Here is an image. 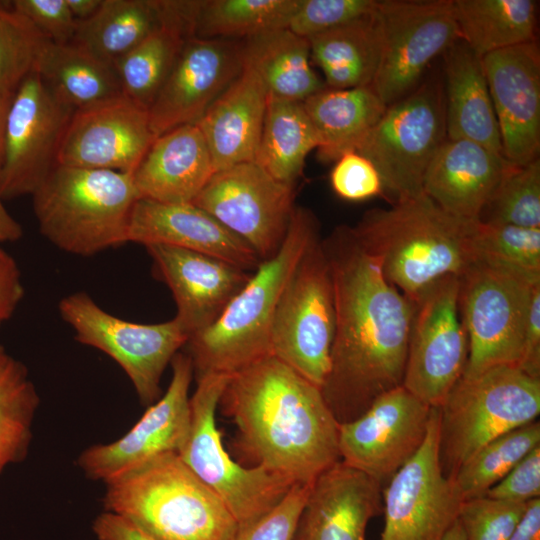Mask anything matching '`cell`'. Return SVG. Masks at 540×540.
Wrapping results in <instances>:
<instances>
[{"label":"cell","instance_id":"obj_1","mask_svg":"<svg viewBox=\"0 0 540 540\" xmlns=\"http://www.w3.org/2000/svg\"><path fill=\"white\" fill-rule=\"evenodd\" d=\"M321 244L335 303L330 369L321 392L343 424L402 385L413 305L385 278L352 227L337 226Z\"/></svg>","mask_w":540,"mask_h":540},{"label":"cell","instance_id":"obj_2","mask_svg":"<svg viewBox=\"0 0 540 540\" xmlns=\"http://www.w3.org/2000/svg\"><path fill=\"white\" fill-rule=\"evenodd\" d=\"M218 407L254 466L312 484L341 460L339 423L321 389L273 355L231 375Z\"/></svg>","mask_w":540,"mask_h":540},{"label":"cell","instance_id":"obj_3","mask_svg":"<svg viewBox=\"0 0 540 540\" xmlns=\"http://www.w3.org/2000/svg\"><path fill=\"white\" fill-rule=\"evenodd\" d=\"M477 221L455 217L421 193L366 211L352 230L385 278L415 301L438 280L459 277L476 259Z\"/></svg>","mask_w":540,"mask_h":540},{"label":"cell","instance_id":"obj_4","mask_svg":"<svg viewBox=\"0 0 540 540\" xmlns=\"http://www.w3.org/2000/svg\"><path fill=\"white\" fill-rule=\"evenodd\" d=\"M320 238L315 214L296 206L277 253L261 261L213 324L188 338L195 378L231 376L271 355V325L281 292L305 251Z\"/></svg>","mask_w":540,"mask_h":540},{"label":"cell","instance_id":"obj_5","mask_svg":"<svg viewBox=\"0 0 540 540\" xmlns=\"http://www.w3.org/2000/svg\"><path fill=\"white\" fill-rule=\"evenodd\" d=\"M105 511L154 540H235L238 524L177 453L159 455L105 483Z\"/></svg>","mask_w":540,"mask_h":540},{"label":"cell","instance_id":"obj_6","mask_svg":"<svg viewBox=\"0 0 540 540\" xmlns=\"http://www.w3.org/2000/svg\"><path fill=\"white\" fill-rule=\"evenodd\" d=\"M32 196L42 235L81 256L128 243L139 199L132 173L64 165H57Z\"/></svg>","mask_w":540,"mask_h":540},{"label":"cell","instance_id":"obj_7","mask_svg":"<svg viewBox=\"0 0 540 540\" xmlns=\"http://www.w3.org/2000/svg\"><path fill=\"white\" fill-rule=\"evenodd\" d=\"M438 410L440 464L445 476L453 479L488 442L536 420L540 378L513 365L461 376Z\"/></svg>","mask_w":540,"mask_h":540},{"label":"cell","instance_id":"obj_8","mask_svg":"<svg viewBox=\"0 0 540 540\" xmlns=\"http://www.w3.org/2000/svg\"><path fill=\"white\" fill-rule=\"evenodd\" d=\"M540 273L477 256L459 276L458 309L468 337L462 376L521 363L531 298Z\"/></svg>","mask_w":540,"mask_h":540},{"label":"cell","instance_id":"obj_9","mask_svg":"<svg viewBox=\"0 0 540 540\" xmlns=\"http://www.w3.org/2000/svg\"><path fill=\"white\" fill-rule=\"evenodd\" d=\"M230 376L196 378L190 396V426L178 456L191 472L226 506L238 527L257 520L276 506L297 483L259 466L233 460L216 425L220 396Z\"/></svg>","mask_w":540,"mask_h":540},{"label":"cell","instance_id":"obj_10","mask_svg":"<svg viewBox=\"0 0 540 540\" xmlns=\"http://www.w3.org/2000/svg\"><path fill=\"white\" fill-rule=\"evenodd\" d=\"M335 332L334 290L321 238L300 258L275 308L271 355L323 386Z\"/></svg>","mask_w":540,"mask_h":540},{"label":"cell","instance_id":"obj_11","mask_svg":"<svg viewBox=\"0 0 540 540\" xmlns=\"http://www.w3.org/2000/svg\"><path fill=\"white\" fill-rule=\"evenodd\" d=\"M445 140L444 95L430 81L387 106L355 151L375 166L395 203L423 193L426 170Z\"/></svg>","mask_w":540,"mask_h":540},{"label":"cell","instance_id":"obj_12","mask_svg":"<svg viewBox=\"0 0 540 540\" xmlns=\"http://www.w3.org/2000/svg\"><path fill=\"white\" fill-rule=\"evenodd\" d=\"M59 312L76 341L119 364L145 405L158 399L164 370L189 338L175 318L155 324L126 321L103 310L85 292L64 297Z\"/></svg>","mask_w":540,"mask_h":540},{"label":"cell","instance_id":"obj_13","mask_svg":"<svg viewBox=\"0 0 540 540\" xmlns=\"http://www.w3.org/2000/svg\"><path fill=\"white\" fill-rule=\"evenodd\" d=\"M381 58L371 84L389 106L416 88L426 68L459 38L453 1H378Z\"/></svg>","mask_w":540,"mask_h":540},{"label":"cell","instance_id":"obj_14","mask_svg":"<svg viewBox=\"0 0 540 540\" xmlns=\"http://www.w3.org/2000/svg\"><path fill=\"white\" fill-rule=\"evenodd\" d=\"M459 277L447 276L415 301L402 385L439 407L464 373L469 345L458 309Z\"/></svg>","mask_w":540,"mask_h":540},{"label":"cell","instance_id":"obj_15","mask_svg":"<svg viewBox=\"0 0 540 540\" xmlns=\"http://www.w3.org/2000/svg\"><path fill=\"white\" fill-rule=\"evenodd\" d=\"M295 185L255 162L215 171L192 204L241 238L261 261L277 253L296 207Z\"/></svg>","mask_w":540,"mask_h":540},{"label":"cell","instance_id":"obj_16","mask_svg":"<svg viewBox=\"0 0 540 540\" xmlns=\"http://www.w3.org/2000/svg\"><path fill=\"white\" fill-rule=\"evenodd\" d=\"M74 111L37 71L26 77L7 115L0 168L3 199L32 195L58 165L60 145Z\"/></svg>","mask_w":540,"mask_h":540},{"label":"cell","instance_id":"obj_17","mask_svg":"<svg viewBox=\"0 0 540 540\" xmlns=\"http://www.w3.org/2000/svg\"><path fill=\"white\" fill-rule=\"evenodd\" d=\"M384 528L380 540H443L462 503L439 458V410L432 407L420 449L388 481L383 491Z\"/></svg>","mask_w":540,"mask_h":540},{"label":"cell","instance_id":"obj_18","mask_svg":"<svg viewBox=\"0 0 540 540\" xmlns=\"http://www.w3.org/2000/svg\"><path fill=\"white\" fill-rule=\"evenodd\" d=\"M431 408L403 385L382 394L358 418L339 424L341 461L388 482L423 444Z\"/></svg>","mask_w":540,"mask_h":540},{"label":"cell","instance_id":"obj_19","mask_svg":"<svg viewBox=\"0 0 540 540\" xmlns=\"http://www.w3.org/2000/svg\"><path fill=\"white\" fill-rule=\"evenodd\" d=\"M170 364L172 377L165 394L136 424L115 441L92 445L78 456L76 463L87 478L105 483L159 455L178 454L190 426L194 370L187 353L178 352Z\"/></svg>","mask_w":540,"mask_h":540},{"label":"cell","instance_id":"obj_20","mask_svg":"<svg viewBox=\"0 0 540 540\" xmlns=\"http://www.w3.org/2000/svg\"><path fill=\"white\" fill-rule=\"evenodd\" d=\"M155 138L148 110L122 93L74 111L57 162L132 173Z\"/></svg>","mask_w":540,"mask_h":540},{"label":"cell","instance_id":"obj_21","mask_svg":"<svg viewBox=\"0 0 540 540\" xmlns=\"http://www.w3.org/2000/svg\"><path fill=\"white\" fill-rule=\"evenodd\" d=\"M243 67L242 44L190 38L148 109L155 137L197 123Z\"/></svg>","mask_w":540,"mask_h":540},{"label":"cell","instance_id":"obj_22","mask_svg":"<svg viewBox=\"0 0 540 540\" xmlns=\"http://www.w3.org/2000/svg\"><path fill=\"white\" fill-rule=\"evenodd\" d=\"M481 59L502 154L512 164H527L538 158L540 150V53L536 40Z\"/></svg>","mask_w":540,"mask_h":540},{"label":"cell","instance_id":"obj_23","mask_svg":"<svg viewBox=\"0 0 540 540\" xmlns=\"http://www.w3.org/2000/svg\"><path fill=\"white\" fill-rule=\"evenodd\" d=\"M145 247L156 277L172 292L175 319L189 337L213 324L252 274L204 253L164 244Z\"/></svg>","mask_w":540,"mask_h":540},{"label":"cell","instance_id":"obj_24","mask_svg":"<svg viewBox=\"0 0 540 540\" xmlns=\"http://www.w3.org/2000/svg\"><path fill=\"white\" fill-rule=\"evenodd\" d=\"M381 484L338 461L311 484L293 540H365L383 511Z\"/></svg>","mask_w":540,"mask_h":540},{"label":"cell","instance_id":"obj_25","mask_svg":"<svg viewBox=\"0 0 540 540\" xmlns=\"http://www.w3.org/2000/svg\"><path fill=\"white\" fill-rule=\"evenodd\" d=\"M128 242L164 244L211 255L253 272L261 263L241 238L192 204L138 199L128 228Z\"/></svg>","mask_w":540,"mask_h":540},{"label":"cell","instance_id":"obj_26","mask_svg":"<svg viewBox=\"0 0 540 540\" xmlns=\"http://www.w3.org/2000/svg\"><path fill=\"white\" fill-rule=\"evenodd\" d=\"M510 164L479 143L446 138L426 170L422 191L445 212L477 221Z\"/></svg>","mask_w":540,"mask_h":540},{"label":"cell","instance_id":"obj_27","mask_svg":"<svg viewBox=\"0 0 540 540\" xmlns=\"http://www.w3.org/2000/svg\"><path fill=\"white\" fill-rule=\"evenodd\" d=\"M215 172L199 126L187 124L157 136L132 172L139 199L192 203Z\"/></svg>","mask_w":540,"mask_h":540},{"label":"cell","instance_id":"obj_28","mask_svg":"<svg viewBox=\"0 0 540 540\" xmlns=\"http://www.w3.org/2000/svg\"><path fill=\"white\" fill-rule=\"evenodd\" d=\"M267 100L263 81L243 58L239 75L196 123L208 145L215 171L254 162Z\"/></svg>","mask_w":540,"mask_h":540},{"label":"cell","instance_id":"obj_29","mask_svg":"<svg viewBox=\"0 0 540 540\" xmlns=\"http://www.w3.org/2000/svg\"><path fill=\"white\" fill-rule=\"evenodd\" d=\"M199 0H167L162 24L115 63L122 93L147 110L187 41L194 37Z\"/></svg>","mask_w":540,"mask_h":540},{"label":"cell","instance_id":"obj_30","mask_svg":"<svg viewBox=\"0 0 540 540\" xmlns=\"http://www.w3.org/2000/svg\"><path fill=\"white\" fill-rule=\"evenodd\" d=\"M446 52V138L474 141L502 154L499 126L482 59L461 39Z\"/></svg>","mask_w":540,"mask_h":540},{"label":"cell","instance_id":"obj_31","mask_svg":"<svg viewBox=\"0 0 540 540\" xmlns=\"http://www.w3.org/2000/svg\"><path fill=\"white\" fill-rule=\"evenodd\" d=\"M316 132L319 160L336 161L355 151L384 114L387 106L371 85L349 89H325L302 102Z\"/></svg>","mask_w":540,"mask_h":540},{"label":"cell","instance_id":"obj_32","mask_svg":"<svg viewBox=\"0 0 540 540\" xmlns=\"http://www.w3.org/2000/svg\"><path fill=\"white\" fill-rule=\"evenodd\" d=\"M242 51L244 60L263 81L268 97L303 102L327 87L312 68L308 39L289 28L248 38Z\"/></svg>","mask_w":540,"mask_h":540},{"label":"cell","instance_id":"obj_33","mask_svg":"<svg viewBox=\"0 0 540 540\" xmlns=\"http://www.w3.org/2000/svg\"><path fill=\"white\" fill-rule=\"evenodd\" d=\"M308 41L311 59L321 69L328 88L349 89L372 84L381 58L376 9L356 21L312 36Z\"/></svg>","mask_w":540,"mask_h":540},{"label":"cell","instance_id":"obj_34","mask_svg":"<svg viewBox=\"0 0 540 540\" xmlns=\"http://www.w3.org/2000/svg\"><path fill=\"white\" fill-rule=\"evenodd\" d=\"M166 6L167 0H102L77 21L71 42L114 65L162 24Z\"/></svg>","mask_w":540,"mask_h":540},{"label":"cell","instance_id":"obj_35","mask_svg":"<svg viewBox=\"0 0 540 540\" xmlns=\"http://www.w3.org/2000/svg\"><path fill=\"white\" fill-rule=\"evenodd\" d=\"M35 71L75 110L122 94L115 66L73 42L47 40Z\"/></svg>","mask_w":540,"mask_h":540},{"label":"cell","instance_id":"obj_36","mask_svg":"<svg viewBox=\"0 0 540 540\" xmlns=\"http://www.w3.org/2000/svg\"><path fill=\"white\" fill-rule=\"evenodd\" d=\"M533 0H454L459 38L482 58L486 54L535 41Z\"/></svg>","mask_w":540,"mask_h":540},{"label":"cell","instance_id":"obj_37","mask_svg":"<svg viewBox=\"0 0 540 540\" xmlns=\"http://www.w3.org/2000/svg\"><path fill=\"white\" fill-rule=\"evenodd\" d=\"M318 146L302 102L268 97L255 163L274 179L295 185L308 154Z\"/></svg>","mask_w":540,"mask_h":540},{"label":"cell","instance_id":"obj_38","mask_svg":"<svg viewBox=\"0 0 540 540\" xmlns=\"http://www.w3.org/2000/svg\"><path fill=\"white\" fill-rule=\"evenodd\" d=\"M39 404L27 367L0 345V474L28 456Z\"/></svg>","mask_w":540,"mask_h":540},{"label":"cell","instance_id":"obj_39","mask_svg":"<svg viewBox=\"0 0 540 540\" xmlns=\"http://www.w3.org/2000/svg\"><path fill=\"white\" fill-rule=\"evenodd\" d=\"M298 4L299 0H199L194 36L246 40L288 28Z\"/></svg>","mask_w":540,"mask_h":540},{"label":"cell","instance_id":"obj_40","mask_svg":"<svg viewBox=\"0 0 540 540\" xmlns=\"http://www.w3.org/2000/svg\"><path fill=\"white\" fill-rule=\"evenodd\" d=\"M540 446V423L508 431L476 451L452 479L462 502L485 496L525 455Z\"/></svg>","mask_w":540,"mask_h":540},{"label":"cell","instance_id":"obj_41","mask_svg":"<svg viewBox=\"0 0 540 540\" xmlns=\"http://www.w3.org/2000/svg\"><path fill=\"white\" fill-rule=\"evenodd\" d=\"M478 221L540 229V160L510 164Z\"/></svg>","mask_w":540,"mask_h":540},{"label":"cell","instance_id":"obj_42","mask_svg":"<svg viewBox=\"0 0 540 540\" xmlns=\"http://www.w3.org/2000/svg\"><path fill=\"white\" fill-rule=\"evenodd\" d=\"M46 41L28 18L0 4V98L11 100L35 71Z\"/></svg>","mask_w":540,"mask_h":540},{"label":"cell","instance_id":"obj_43","mask_svg":"<svg viewBox=\"0 0 540 540\" xmlns=\"http://www.w3.org/2000/svg\"><path fill=\"white\" fill-rule=\"evenodd\" d=\"M472 243L476 257L540 273V229L477 221Z\"/></svg>","mask_w":540,"mask_h":540},{"label":"cell","instance_id":"obj_44","mask_svg":"<svg viewBox=\"0 0 540 540\" xmlns=\"http://www.w3.org/2000/svg\"><path fill=\"white\" fill-rule=\"evenodd\" d=\"M526 505L487 496L463 501L458 520L465 540H508Z\"/></svg>","mask_w":540,"mask_h":540},{"label":"cell","instance_id":"obj_45","mask_svg":"<svg viewBox=\"0 0 540 540\" xmlns=\"http://www.w3.org/2000/svg\"><path fill=\"white\" fill-rule=\"evenodd\" d=\"M375 0H299L288 28L310 38L371 14Z\"/></svg>","mask_w":540,"mask_h":540},{"label":"cell","instance_id":"obj_46","mask_svg":"<svg viewBox=\"0 0 540 540\" xmlns=\"http://www.w3.org/2000/svg\"><path fill=\"white\" fill-rule=\"evenodd\" d=\"M311 484H295L263 516L238 529L235 540H293Z\"/></svg>","mask_w":540,"mask_h":540},{"label":"cell","instance_id":"obj_47","mask_svg":"<svg viewBox=\"0 0 540 540\" xmlns=\"http://www.w3.org/2000/svg\"><path fill=\"white\" fill-rule=\"evenodd\" d=\"M330 184L335 194L347 201H363L383 194L377 169L357 151H348L335 161Z\"/></svg>","mask_w":540,"mask_h":540},{"label":"cell","instance_id":"obj_48","mask_svg":"<svg viewBox=\"0 0 540 540\" xmlns=\"http://www.w3.org/2000/svg\"><path fill=\"white\" fill-rule=\"evenodd\" d=\"M11 7L28 18L47 40L57 44L73 40L77 20L66 0H13Z\"/></svg>","mask_w":540,"mask_h":540},{"label":"cell","instance_id":"obj_49","mask_svg":"<svg viewBox=\"0 0 540 540\" xmlns=\"http://www.w3.org/2000/svg\"><path fill=\"white\" fill-rule=\"evenodd\" d=\"M485 496L512 503L540 498V446L525 455Z\"/></svg>","mask_w":540,"mask_h":540},{"label":"cell","instance_id":"obj_50","mask_svg":"<svg viewBox=\"0 0 540 540\" xmlns=\"http://www.w3.org/2000/svg\"><path fill=\"white\" fill-rule=\"evenodd\" d=\"M23 296L20 269L15 259L0 246V326L12 317Z\"/></svg>","mask_w":540,"mask_h":540},{"label":"cell","instance_id":"obj_51","mask_svg":"<svg viewBox=\"0 0 540 540\" xmlns=\"http://www.w3.org/2000/svg\"><path fill=\"white\" fill-rule=\"evenodd\" d=\"M519 368L533 377L540 378V285L532 294Z\"/></svg>","mask_w":540,"mask_h":540},{"label":"cell","instance_id":"obj_52","mask_svg":"<svg viewBox=\"0 0 540 540\" xmlns=\"http://www.w3.org/2000/svg\"><path fill=\"white\" fill-rule=\"evenodd\" d=\"M98 540H154L125 518L104 511L93 522Z\"/></svg>","mask_w":540,"mask_h":540},{"label":"cell","instance_id":"obj_53","mask_svg":"<svg viewBox=\"0 0 540 540\" xmlns=\"http://www.w3.org/2000/svg\"><path fill=\"white\" fill-rule=\"evenodd\" d=\"M508 540H540V498L527 502Z\"/></svg>","mask_w":540,"mask_h":540},{"label":"cell","instance_id":"obj_54","mask_svg":"<svg viewBox=\"0 0 540 540\" xmlns=\"http://www.w3.org/2000/svg\"><path fill=\"white\" fill-rule=\"evenodd\" d=\"M0 194V243L19 240L23 235L20 223L8 212Z\"/></svg>","mask_w":540,"mask_h":540},{"label":"cell","instance_id":"obj_55","mask_svg":"<svg viewBox=\"0 0 540 540\" xmlns=\"http://www.w3.org/2000/svg\"><path fill=\"white\" fill-rule=\"evenodd\" d=\"M67 5L77 21L91 17L100 7L102 0H66Z\"/></svg>","mask_w":540,"mask_h":540},{"label":"cell","instance_id":"obj_56","mask_svg":"<svg viewBox=\"0 0 540 540\" xmlns=\"http://www.w3.org/2000/svg\"><path fill=\"white\" fill-rule=\"evenodd\" d=\"M11 100L0 98V168L4 154L6 122Z\"/></svg>","mask_w":540,"mask_h":540},{"label":"cell","instance_id":"obj_57","mask_svg":"<svg viewBox=\"0 0 540 540\" xmlns=\"http://www.w3.org/2000/svg\"><path fill=\"white\" fill-rule=\"evenodd\" d=\"M443 540H465L464 533L458 519L448 530Z\"/></svg>","mask_w":540,"mask_h":540}]
</instances>
